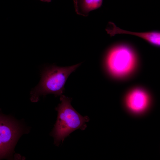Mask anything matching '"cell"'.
<instances>
[{"label":"cell","instance_id":"1","mask_svg":"<svg viewBox=\"0 0 160 160\" xmlns=\"http://www.w3.org/2000/svg\"><path fill=\"white\" fill-rule=\"evenodd\" d=\"M81 64L65 67L51 65L44 68L41 72L39 83L31 92V101L37 102L40 96L48 94L62 95L68 76Z\"/></svg>","mask_w":160,"mask_h":160},{"label":"cell","instance_id":"2","mask_svg":"<svg viewBox=\"0 0 160 160\" xmlns=\"http://www.w3.org/2000/svg\"><path fill=\"white\" fill-rule=\"evenodd\" d=\"M60 100L61 103L56 108L57 117L52 133L56 145L63 142L74 131L85 129L87 127L86 123L89 120L87 116H82L73 108L70 98L62 95Z\"/></svg>","mask_w":160,"mask_h":160},{"label":"cell","instance_id":"3","mask_svg":"<svg viewBox=\"0 0 160 160\" xmlns=\"http://www.w3.org/2000/svg\"><path fill=\"white\" fill-rule=\"evenodd\" d=\"M135 61V55L130 49L119 46L113 48L108 52L106 63L111 74L116 76L121 77L132 70Z\"/></svg>","mask_w":160,"mask_h":160},{"label":"cell","instance_id":"4","mask_svg":"<svg viewBox=\"0 0 160 160\" xmlns=\"http://www.w3.org/2000/svg\"><path fill=\"white\" fill-rule=\"evenodd\" d=\"M21 131L17 123L0 113V159L6 158L10 153Z\"/></svg>","mask_w":160,"mask_h":160},{"label":"cell","instance_id":"5","mask_svg":"<svg viewBox=\"0 0 160 160\" xmlns=\"http://www.w3.org/2000/svg\"><path fill=\"white\" fill-rule=\"evenodd\" d=\"M149 102L148 95L140 89H136L131 91L126 99V104L129 109L135 113L144 111L148 107Z\"/></svg>","mask_w":160,"mask_h":160},{"label":"cell","instance_id":"6","mask_svg":"<svg viewBox=\"0 0 160 160\" xmlns=\"http://www.w3.org/2000/svg\"><path fill=\"white\" fill-rule=\"evenodd\" d=\"M105 30L111 36H113L118 34H131L140 37L154 45L157 46L160 45V33L159 31L144 33L129 31L120 29L111 22L108 23Z\"/></svg>","mask_w":160,"mask_h":160},{"label":"cell","instance_id":"7","mask_svg":"<svg viewBox=\"0 0 160 160\" xmlns=\"http://www.w3.org/2000/svg\"><path fill=\"white\" fill-rule=\"evenodd\" d=\"M73 2L76 13L85 17L90 11L100 7L103 0H73Z\"/></svg>","mask_w":160,"mask_h":160},{"label":"cell","instance_id":"8","mask_svg":"<svg viewBox=\"0 0 160 160\" xmlns=\"http://www.w3.org/2000/svg\"><path fill=\"white\" fill-rule=\"evenodd\" d=\"M41 1H44V2H50L51 0H40Z\"/></svg>","mask_w":160,"mask_h":160}]
</instances>
